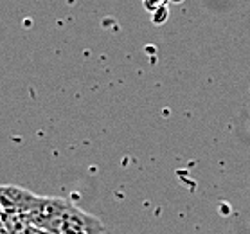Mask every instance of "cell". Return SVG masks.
<instances>
[{
  "label": "cell",
  "instance_id": "1",
  "mask_svg": "<svg viewBox=\"0 0 250 234\" xmlns=\"http://www.w3.org/2000/svg\"><path fill=\"white\" fill-rule=\"evenodd\" d=\"M68 202L62 198H54V196H38L31 204L29 211L25 213L27 222L31 225L42 227L52 234H58V227L62 222L63 213L67 211Z\"/></svg>",
  "mask_w": 250,
  "mask_h": 234
},
{
  "label": "cell",
  "instance_id": "2",
  "mask_svg": "<svg viewBox=\"0 0 250 234\" xmlns=\"http://www.w3.org/2000/svg\"><path fill=\"white\" fill-rule=\"evenodd\" d=\"M103 231H104V225L101 223V220L81 211L80 207L72 204H68L58 227V234H101Z\"/></svg>",
  "mask_w": 250,
  "mask_h": 234
},
{
  "label": "cell",
  "instance_id": "3",
  "mask_svg": "<svg viewBox=\"0 0 250 234\" xmlns=\"http://www.w3.org/2000/svg\"><path fill=\"white\" fill-rule=\"evenodd\" d=\"M36 194L20 186H0V206L4 213H25L29 211Z\"/></svg>",
  "mask_w": 250,
  "mask_h": 234
},
{
  "label": "cell",
  "instance_id": "4",
  "mask_svg": "<svg viewBox=\"0 0 250 234\" xmlns=\"http://www.w3.org/2000/svg\"><path fill=\"white\" fill-rule=\"evenodd\" d=\"M166 2L167 0H144V7L153 13L157 9H160V7H166Z\"/></svg>",
  "mask_w": 250,
  "mask_h": 234
},
{
  "label": "cell",
  "instance_id": "5",
  "mask_svg": "<svg viewBox=\"0 0 250 234\" xmlns=\"http://www.w3.org/2000/svg\"><path fill=\"white\" fill-rule=\"evenodd\" d=\"M18 234H52V233H49V231H45V229H42V227H36V225L27 223Z\"/></svg>",
  "mask_w": 250,
  "mask_h": 234
},
{
  "label": "cell",
  "instance_id": "6",
  "mask_svg": "<svg viewBox=\"0 0 250 234\" xmlns=\"http://www.w3.org/2000/svg\"><path fill=\"white\" fill-rule=\"evenodd\" d=\"M166 18H167V9L166 7H160V9L153 11V23H164Z\"/></svg>",
  "mask_w": 250,
  "mask_h": 234
},
{
  "label": "cell",
  "instance_id": "7",
  "mask_svg": "<svg viewBox=\"0 0 250 234\" xmlns=\"http://www.w3.org/2000/svg\"><path fill=\"white\" fill-rule=\"evenodd\" d=\"M2 214H4V209H2V206H0V218H2Z\"/></svg>",
  "mask_w": 250,
  "mask_h": 234
}]
</instances>
